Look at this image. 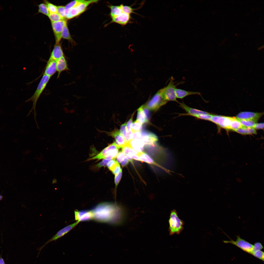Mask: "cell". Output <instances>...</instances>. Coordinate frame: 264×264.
<instances>
[{
    "instance_id": "obj_1",
    "label": "cell",
    "mask_w": 264,
    "mask_h": 264,
    "mask_svg": "<svg viewBox=\"0 0 264 264\" xmlns=\"http://www.w3.org/2000/svg\"><path fill=\"white\" fill-rule=\"evenodd\" d=\"M93 219L98 222L113 224L121 223L124 211L122 208L116 203L104 202L98 204L92 210Z\"/></svg>"
},
{
    "instance_id": "obj_2",
    "label": "cell",
    "mask_w": 264,
    "mask_h": 264,
    "mask_svg": "<svg viewBox=\"0 0 264 264\" xmlns=\"http://www.w3.org/2000/svg\"><path fill=\"white\" fill-rule=\"evenodd\" d=\"M168 222V231L170 235L175 233L178 234L184 229V222L179 218L177 212L175 209L171 211Z\"/></svg>"
},
{
    "instance_id": "obj_3",
    "label": "cell",
    "mask_w": 264,
    "mask_h": 264,
    "mask_svg": "<svg viewBox=\"0 0 264 264\" xmlns=\"http://www.w3.org/2000/svg\"><path fill=\"white\" fill-rule=\"evenodd\" d=\"M119 149L114 142L104 149L97 155L89 159L88 160H99L102 159L111 160L115 159L118 153Z\"/></svg>"
},
{
    "instance_id": "obj_4",
    "label": "cell",
    "mask_w": 264,
    "mask_h": 264,
    "mask_svg": "<svg viewBox=\"0 0 264 264\" xmlns=\"http://www.w3.org/2000/svg\"><path fill=\"white\" fill-rule=\"evenodd\" d=\"M50 78L49 77L44 74L34 94L31 98L26 101L27 102L31 101L33 102V106L31 111L33 110V113L35 119L36 115L35 107L37 101L45 88Z\"/></svg>"
},
{
    "instance_id": "obj_5",
    "label": "cell",
    "mask_w": 264,
    "mask_h": 264,
    "mask_svg": "<svg viewBox=\"0 0 264 264\" xmlns=\"http://www.w3.org/2000/svg\"><path fill=\"white\" fill-rule=\"evenodd\" d=\"M180 84L178 83L175 84L174 79L172 77L167 85L160 90L163 97L165 100L167 102L172 101L178 103L179 102L177 100L176 91V86Z\"/></svg>"
},
{
    "instance_id": "obj_6",
    "label": "cell",
    "mask_w": 264,
    "mask_h": 264,
    "mask_svg": "<svg viewBox=\"0 0 264 264\" xmlns=\"http://www.w3.org/2000/svg\"><path fill=\"white\" fill-rule=\"evenodd\" d=\"M97 0H83L75 7L70 9L65 16V18L70 19L79 16L83 12L90 4L97 2Z\"/></svg>"
},
{
    "instance_id": "obj_7",
    "label": "cell",
    "mask_w": 264,
    "mask_h": 264,
    "mask_svg": "<svg viewBox=\"0 0 264 264\" xmlns=\"http://www.w3.org/2000/svg\"><path fill=\"white\" fill-rule=\"evenodd\" d=\"M167 102L164 99L160 90H159L143 106L148 110H156L165 104Z\"/></svg>"
},
{
    "instance_id": "obj_8",
    "label": "cell",
    "mask_w": 264,
    "mask_h": 264,
    "mask_svg": "<svg viewBox=\"0 0 264 264\" xmlns=\"http://www.w3.org/2000/svg\"><path fill=\"white\" fill-rule=\"evenodd\" d=\"M224 233L230 239V240L223 241L224 243L232 244L244 251L251 254H252L253 245L242 239L239 235L236 236V240L234 241L231 239L225 233Z\"/></svg>"
},
{
    "instance_id": "obj_9",
    "label": "cell",
    "mask_w": 264,
    "mask_h": 264,
    "mask_svg": "<svg viewBox=\"0 0 264 264\" xmlns=\"http://www.w3.org/2000/svg\"><path fill=\"white\" fill-rule=\"evenodd\" d=\"M79 223L78 221L70 224L59 231L55 235L46 242L43 245L39 248V253L37 256L39 255L41 250L48 244L52 241H56L69 232L74 228Z\"/></svg>"
},
{
    "instance_id": "obj_10",
    "label": "cell",
    "mask_w": 264,
    "mask_h": 264,
    "mask_svg": "<svg viewBox=\"0 0 264 264\" xmlns=\"http://www.w3.org/2000/svg\"><path fill=\"white\" fill-rule=\"evenodd\" d=\"M234 117L212 115L210 121L221 127L230 130V126Z\"/></svg>"
},
{
    "instance_id": "obj_11",
    "label": "cell",
    "mask_w": 264,
    "mask_h": 264,
    "mask_svg": "<svg viewBox=\"0 0 264 264\" xmlns=\"http://www.w3.org/2000/svg\"><path fill=\"white\" fill-rule=\"evenodd\" d=\"M67 24L66 19L51 22L53 30L55 36L56 44L59 43L62 38V33L64 26Z\"/></svg>"
},
{
    "instance_id": "obj_12",
    "label": "cell",
    "mask_w": 264,
    "mask_h": 264,
    "mask_svg": "<svg viewBox=\"0 0 264 264\" xmlns=\"http://www.w3.org/2000/svg\"><path fill=\"white\" fill-rule=\"evenodd\" d=\"M178 103L180 107L184 110L187 112L186 113L180 114V115H187L199 119L200 116L202 114L207 112L196 109L189 107L186 104L183 102Z\"/></svg>"
},
{
    "instance_id": "obj_13",
    "label": "cell",
    "mask_w": 264,
    "mask_h": 264,
    "mask_svg": "<svg viewBox=\"0 0 264 264\" xmlns=\"http://www.w3.org/2000/svg\"><path fill=\"white\" fill-rule=\"evenodd\" d=\"M263 114V113L242 112L237 115L236 118L238 120H252L256 122Z\"/></svg>"
},
{
    "instance_id": "obj_14",
    "label": "cell",
    "mask_w": 264,
    "mask_h": 264,
    "mask_svg": "<svg viewBox=\"0 0 264 264\" xmlns=\"http://www.w3.org/2000/svg\"><path fill=\"white\" fill-rule=\"evenodd\" d=\"M75 219L79 222L93 219L94 215L92 210L74 211Z\"/></svg>"
},
{
    "instance_id": "obj_15",
    "label": "cell",
    "mask_w": 264,
    "mask_h": 264,
    "mask_svg": "<svg viewBox=\"0 0 264 264\" xmlns=\"http://www.w3.org/2000/svg\"><path fill=\"white\" fill-rule=\"evenodd\" d=\"M141 138L144 144L154 146L155 143L158 140L157 136L154 134L149 132L143 130L141 132Z\"/></svg>"
},
{
    "instance_id": "obj_16",
    "label": "cell",
    "mask_w": 264,
    "mask_h": 264,
    "mask_svg": "<svg viewBox=\"0 0 264 264\" xmlns=\"http://www.w3.org/2000/svg\"><path fill=\"white\" fill-rule=\"evenodd\" d=\"M112 22L124 26L131 23L133 19L131 15L122 12L118 16L112 18Z\"/></svg>"
},
{
    "instance_id": "obj_17",
    "label": "cell",
    "mask_w": 264,
    "mask_h": 264,
    "mask_svg": "<svg viewBox=\"0 0 264 264\" xmlns=\"http://www.w3.org/2000/svg\"><path fill=\"white\" fill-rule=\"evenodd\" d=\"M107 134L115 139V141L114 142L119 149L122 148L126 144V143L124 138L118 130L115 129L111 132H107Z\"/></svg>"
},
{
    "instance_id": "obj_18",
    "label": "cell",
    "mask_w": 264,
    "mask_h": 264,
    "mask_svg": "<svg viewBox=\"0 0 264 264\" xmlns=\"http://www.w3.org/2000/svg\"><path fill=\"white\" fill-rule=\"evenodd\" d=\"M126 144L138 153L143 152L145 145L143 140L140 139H132Z\"/></svg>"
},
{
    "instance_id": "obj_19",
    "label": "cell",
    "mask_w": 264,
    "mask_h": 264,
    "mask_svg": "<svg viewBox=\"0 0 264 264\" xmlns=\"http://www.w3.org/2000/svg\"><path fill=\"white\" fill-rule=\"evenodd\" d=\"M56 71V61L49 58L47 63L44 74L51 77Z\"/></svg>"
},
{
    "instance_id": "obj_20",
    "label": "cell",
    "mask_w": 264,
    "mask_h": 264,
    "mask_svg": "<svg viewBox=\"0 0 264 264\" xmlns=\"http://www.w3.org/2000/svg\"><path fill=\"white\" fill-rule=\"evenodd\" d=\"M56 71L58 72L57 78L59 77L61 72L68 69L66 61L64 56L56 60Z\"/></svg>"
},
{
    "instance_id": "obj_21",
    "label": "cell",
    "mask_w": 264,
    "mask_h": 264,
    "mask_svg": "<svg viewBox=\"0 0 264 264\" xmlns=\"http://www.w3.org/2000/svg\"><path fill=\"white\" fill-rule=\"evenodd\" d=\"M63 56H64V54L61 45L59 43L56 44L49 58L56 61Z\"/></svg>"
},
{
    "instance_id": "obj_22",
    "label": "cell",
    "mask_w": 264,
    "mask_h": 264,
    "mask_svg": "<svg viewBox=\"0 0 264 264\" xmlns=\"http://www.w3.org/2000/svg\"><path fill=\"white\" fill-rule=\"evenodd\" d=\"M176 98L183 99L190 95H198L201 96L200 93L198 92L187 91L179 88H176Z\"/></svg>"
},
{
    "instance_id": "obj_23",
    "label": "cell",
    "mask_w": 264,
    "mask_h": 264,
    "mask_svg": "<svg viewBox=\"0 0 264 264\" xmlns=\"http://www.w3.org/2000/svg\"><path fill=\"white\" fill-rule=\"evenodd\" d=\"M107 167L113 174L115 175L121 169L119 163L115 160V159L111 160L108 163Z\"/></svg>"
},
{
    "instance_id": "obj_24",
    "label": "cell",
    "mask_w": 264,
    "mask_h": 264,
    "mask_svg": "<svg viewBox=\"0 0 264 264\" xmlns=\"http://www.w3.org/2000/svg\"><path fill=\"white\" fill-rule=\"evenodd\" d=\"M137 155L139 157L140 161L145 162L149 164L160 167L158 164L155 162L149 156L145 153L143 152L139 153Z\"/></svg>"
},
{
    "instance_id": "obj_25",
    "label": "cell",
    "mask_w": 264,
    "mask_h": 264,
    "mask_svg": "<svg viewBox=\"0 0 264 264\" xmlns=\"http://www.w3.org/2000/svg\"><path fill=\"white\" fill-rule=\"evenodd\" d=\"M136 120L142 125L145 123H147L148 122L146 119L143 110L142 105L138 109Z\"/></svg>"
},
{
    "instance_id": "obj_26",
    "label": "cell",
    "mask_w": 264,
    "mask_h": 264,
    "mask_svg": "<svg viewBox=\"0 0 264 264\" xmlns=\"http://www.w3.org/2000/svg\"><path fill=\"white\" fill-rule=\"evenodd\" d=\"M110 15L112 18L115 17L122 12L121 5L119 6L110 5Z\"/></svg>"
},
{
    "instance_id": "obj_27",
    "label": "cell",
    "mask_w": 264,
    "mask_h": 264,
    "mask_svg": "<svg viewBox=\"0 0 264 264\" xmlns=\"http://www.w3.org/2000/svg\"><path fill=\"white\" fill-rule=\"evenodd\" d=\"M239 133L243 135L256 134V132L253 128L243 126L242 128L234 131Z\"/></svg>"
},
{
    "instance_id": "obj_28",
    "label": "cell",
    "mask_w": 264,
    "mask_h": 264,
    "mask_svg": "<svg viewBox=\"0 0 264 264\" xmlns=\"http://www.w3.org/2000/svg\"><path fill=\"white\" fill-rule=\"evenodd\" d=\"M83 0H77L72 1L67 4L65 6V15L68 11L71 9L76 6L82 2Z\"/></svg>"
},
{
    "instance_id": "obj_29",
    "label": "cell",
    "mask_w": 264,
    "mask_h": 264,
    "mask_svg": "<svg viewBox=\"0 0 264 264\" xmlns=\"http://www.w3.org/2000/svg\"><path fill=\"white\" fill-rule=\"evenodd\" d=\"M243 126L239 121L235 118H234L230 126V130L233 131L242 128Z\"/></svg>"
},
{
    "instance_id": "obj_30",
    "label": "cell",
    "mask_w": 264,
    "mask_h": 264,
    "mask_svg": "<svg viewBox=\"0 0 264 264\" xmlns=\"http://www.w3.org/2000/svg\"><path fill=\"white\" fill-rule=\"evenodd\" d=\"M121 5L122 12L130 15H131L132 14H134L139 15L134 11L135 10H137V9H133L131 7V6L125 5L123 4H121Z\"/></svg>"
},
{
    "instance_id": "obj_31",
    "label": "cell",
    "mask_w": 264,
    "mask_h": 264,
    "mask_svg": "<svg viewBox=\"0 0 264 264\" xmlns=\"http://www.w3.org/2000/svg\"><path fill=\"white\" fill-rule=\"evenodd\" d=\"M62 38L72 41V39L70 34L69 31L67 26V24L64 27L62 33Z\"/></svg>"
},
{
    "instance_id": "obj_32",
    "label": "cell",
    "mask_w": 264,
    "mask_h": 264,
    "mask_svg": "<svg viewBox=\"0 0 264 264\" xmlns=\"http://www.w3.org/2000/svg\"><path fill=\"white\" fill-rule=\"evenodd\" d=\"M242 125L245 127L254 128L256 122L252 120H238Z\"/></svg>"
},
{
    "instance_id": "obj_33",
    "label": "cell",
    "mask_w": 264,
    "mask_h": 264,
    "mask_svg": "<svg viewBox=\"0 0 264 264\" xmlns=\"http://www.w3.org/2000/svg\"><path fill=\"white\" fill-rule=\"evenodd\" d=\"M48 16L51 22H56L65 19L62 18L57 13H49Z\"/></svg>"
},
{
    "instance_id": "obj_34",
    "label": "cell",
    "mask_w": 264,
    "mask_h": 264,
    "mask_svg": "<svg viewBox=\"0 0 264 264\" xmlns=\"http://www.w3.org/2000/svg\"><path fill=\"white\" fill-rule=\"evenodd\" d=\"M122 148L123 152L127 154H132L137 155L139 153L126 144Z\"/></svg>"
},
{
    "instance_id": "obj_35",
    "label": "cell",
    "mask_w": 264,
    "mask_h": 264,
    "mask_svg": "<svg viewBox=\"0 0 264 264\" xmlns=\"http://www.w3.org/2000/svg\"><path fill=\"white\" fill-rule=\"evenodd\" d=\"M39 12L48 16L49 12L48 11L46 4L43 3L40 4L38 5Z\"/></svg>"
},
{
    "instance_id": "obj_36",
    "label": "cell",
    "mask_w": 264,
    "mask_h": 264,
    "mask_svg": "<svg viewBox=\"0 0 264 264\" xmlns=\"http://www.w3.org/2000/svg\"><path fill=\"white\" fill-rule=\"evenodd\" d=\"M142 128V125L136 120L132 123L131 129L133 132H141Z\"/></svg>"
},
{
    "instance_id": "obj_37",
    "label": "cell",
    "mask_w": 264,
    "mask_h": 264,
    "mask_svg": "<svg viewBox=\"0 0 264 264\" xmlns=\"http://www.w3.org/2000/svg\"><path fill=\"white\" fill-rule=\"evenodd\" d=\"M49 13H57V6L46 1L45 2Z\"/></svg>"
},
{
    "instance_id": "obj_38",
    "label": "cell",
    "mask_w": 264,
    "mask_h": 264,
    "mask_svg": "<svg viewBox=\"0 0 264 264\" xmlns=\"http://www.w3.org/2000/svg\"><path fill=\"white\" fill-rule=\"evenodd\" d=\"M122 136L127 143L132 139V131L128 132L125 129L123 132Z\"/></svg>"
},
{
    "instance_id": "obj_39",
    "label": "cell",
    "mask_w": 264,
    "mask_h": 264,
    "mask_svg": "<svg viewBox=\"0 0 264 264\" xmlns=\"http://www.w3.org/2000/svg\"><path fill=\"white\" fill-rule=\"evenodd\" d=\"M252 255L256 258L264 261V252L261 250H259L254 252Z\"/></svg>"
},
{
    "instance_id": "obj_40",
    "label": "cell",
    "mask_w": 264,
    "mask_h": 264,
    "mask_svg": "<svg viewBox=\"0 0 264 264\" xmlns=\"http://www.w3.org/2000/svg\"><path fill=\"white\" fill-rule=\"evenodd\" d=\"M57 13L63 19H66L65 13V6H57Z\"/></svg>"
},
{
    "instance_id": "obj_41",
    "label": "cell",
    "mask_w": 264,
    "mask_h": 264,
    "mask_svg": "<svg viewBox=\"0 0 264 264\" xmlns=\"http://www.w3.org/2000/svg\"><path fill=\"white\" fill-rule=\"evenodd\" d=\"M264 247L262 244L260 242H257L255 243L253 245V249L252 253H253L255 251L259 250H261L263 249Z\"/></svg>"
},
{
    "instance_id": "obj_42",
    "label": "cell",
    "mask_w": 264,
    "mask_h": 264,
    "mask_svg": "<svg viewBox=\"0 0 264 264\" xmlns=\"http://www.w3.org/2000/svg\"><path fill=\"white\" fill-rule=\"evenodd\" d=\"M122 169L117 174L115 175V186L116 187L118 185L120 182L122 176Z\"/></svg>"
},
{
    "instance_id": "obj_43",
    "label": "cell",
    "mask_w": 264,
    "mask_h": 264,
    "mask_svg": "<svg viewBox=\"0 0 264 264\" xmlns=\"http://www.w3.org/2000/svg\"><path fill=\"white\" fill-rule=\"evenodd\" d=\"M134 113L132 114L130 118L127 122L126 124V129L128 132L132 131L131 128Z\"/></svg>"
},
{
    "instance_id": "obj_44",
    "label": "cell",
    "mask_w": 264,
    "mask_h": 264,
    "mask_svg": "<svg viewBox=\"0 0 264 264\" xmlns=\"http://www.w3.org/2000/svg\"><path fill=\"white\" fill-rule=\"evenodd\" d=\"M110 160L104 159L97 164L96 167L98 168H99L103 166H106Z\"/></svg>"
},
{
    "instance_id": "obj_45",
    "label": "cell",
    "mask_w": 264,
    "mask_h": 264,
    "mask_svg": "<svg viewBox=\"0 0 264 264\" xmlns=\"http://www.w3.org/2000/svg\"><path fill=\"white\" fill-rule=\"evenodd\" d=\"M125 157V156L122 150L118 153V154L117 157V161L119 163H121L124 159Z\"/></svg>"
},
{
    "instance_id": "obj_46",
    "label": "cell",
    "mask_w": 264,
    "mask_h": 264,
    "mask_svg": "<svg viewBox=\"0 0 264 264\" xmlns=\"http://www.w3.org/2000/svg\"><path fill=\"white\" fill-rule=\"evenodd\" d=\"M141 132H133L132 139H141L142 136Z\"/></svg>"
},
{
    "instance_id": "obj_47",
    "label": "cell",
    "mask_w": 264,
    "mask_h": 264,
    "mask_svg": "<svg viewBox=\"0 0 264 264\" xmlns=\"http://www.w3.org/2000/svg\"><path fill=\"white\" fill-rule=\"evenodd\" d=\"M255 129H262L264 128V123H257L255 125L254 128Z\"/></svg>"
},
{
    "instance_id": "obj_48",
    "label": "cell",
    "mask_w": 264,
    "mask_h": 264,
    "mask_svg": "<svg viewBox=\"0 0 264 264\" xmlns=\"http://www.w3.org/2000/svg\"><path fill=\"white\" fill-rule=\"evenodd\" d=\"M129 161L127 158L125 156L124 159L121 163V165L122 167H125L128 164Z\"/></svg>"
},
{
    "instance_id": "obj_49",
    "label": "cell",
    "mask_w": 264,
    "mask_h": 264,
    "mask_svg": "<svg viewBox=\"0 0 264 264\" xmlns=\"http://www.w3.org/2000/svg\"><path fill=\"white\" fill-rule=\"evenodd\" d=\"M126 123L125 122L121 126L119 132L120 134L122 136L123 131L126 129Z\"/></svg>"
},
{
    "instance_id": "obj_50",
    "label": "cell",
    "mask_w": 264,
    "mask_h": 264,
    "mask_svg": "<svg viewBox=\"0 0 264 264\" xmlns=\"http://www.w3.org/2000/svg\"><path fill=\"white\" fill-rule=\"evenodd\" d=\"M0 264H5L4 260L2 258H0Z\"/></svg>"
},
{
    "instance_id": "obj_51",
    "label": "cell",
    "mask_w": 264,
    "mask_h": 264,
    "mask_svg": "<svg viewBox=\"0 0 264 264\" xmlns=\"http://www.w3.org/2000/svg\"><path fill=\"white\" fill-rule=\"evenodd\" d=\"M264 45H263L262 46H261L260 47H258V50H260L261 49H262L263 48H264Z\"/></svg>"
},
{
    "instance_id": "obj_52",
    "label": "cell",
    "mask_w": 264,
    "mask_h": 264,
    "mask_svg": "<svg viewBox=\"0 0 264 264\" xmlns=\"http://www.w3.org/2000/svg\"><path fill=\"white\" fill-rule=\"evenodd\" d=\"M3 198V197L0 195V200H2Z\"/></svg>"
},
{
    "instance_id": "obj_53",
    "label": "cell",
    "mask_w": 264,
    "mask_h": 264,
    "mask_svg": "<svg viewBox=\"0 0 264 264\" xmlns=\"http://www.w3.org/2000/svg\"><path fill=\"white\" fill-rule=\"evenodd\" d=\"M235 36H237L238 35V34L237 33H235Z\"/></svg>"
}]
</instances>
